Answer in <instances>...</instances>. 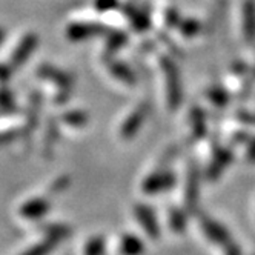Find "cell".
<instances>
[{"label": "cell", "mask_w": 255, "mask_h": 255, "mask_svg": "<svg viewBox=\"0 0 255 255\" xmlns=\"http://www.w3.org/2000/svg\"><path fill=\"white\" fill-rule=\"evenodd\" d=\"M51 202L46 197H31L17 208V215L23 222H39L49 212Z\"/></svg>", "instance_id": "1"}, {"label": "cell", "mask_w": 255, "mask_h": 255, "mask_svg": "<svg viewBox=\"0 0 255 255\" xmlns=\"http://www.w3.org/2000/svg\"><path fill=\"white\" fill-rule=\"evenodd\" d=\"M37 43H39L37 34L26 32L11 54V59H9L11 69H19L31 57V54L35 51V48H37Z\"/></svg>", "instance_id": "2"}, {"label": "cell", "mask_w": 255, "mask_h": 255, "mask_svg": "<svg viewBox=\"0 0 255 255\" xmlns=\"http://www.w3.org/2000/svg\"><path fill=\"white\" fill-rule=\"evenodd\" d=\"M175 183V177L172 172L169 171H158L154 172L152 175H149L146 180L143 181V192L144 194H160V192H165L168 189H171Z\"/></svg>", "instance_id": "3"}, {"label": "cell", "mask_w": 255, "mask_h": 255, "mask_svg": "<svg viewBox=\"0 0 255 255\" xmlns=\"http://www.w3.org/2000/svg\"><path fill=\"white\" fill-rule=\"evenodd\" d=\"M200 226H202L203 234L215 245H220V246L225 248L226 245H229L232 242L231 234L226 231V228H223L220 223H217L215 220H212V218L202 217V223H200Z\"/></svg>", "instance_id": "4"}, {"label": "cell", "mask_w": 255, "mask_h": 255, "mask_svg": "<svg viewBox=\"0 0 255 255\" xmlns=\"http://www.w3.org/2000/svg\"><path fill=\"white\" fill-rule=\"evenodd\" d=\"M134 212H135L137 222L143 226L144 232H146L151 239L157 240L160 237V228H158V222H157L154 211L146 205H138L135 206Z\"/></svg>", "instance_id": "5"}, {"label": "cell", "mask_w": 255, "mask_h": 255, "mask_svg": "<svg viewBox=\"0 0 255 255\" xmlns=\"http://www.w3.org/2000/svg\"><path fill=\"white\" fill-rule=\"evenodd\" d=\"M62 242L63 240L57 239V237L42 235V239L39 242H35L26 249H23L19 255H51Z\"/></svg>", "instance_id": "6"}, {"label": "cell", "mask_w": 255, "mask_h": 255, "mask_svg": "<svg viewBox=\"0 0 255 255\" xmlns=\"http://www.w3.org/2000/svg\"><path fill=\"white\" fill-rule=\"evenodd\" d=\"M119 251H120V255H143L144 243L134 234H125L120 239Z\"/></svg>", "instance_id": "7"}, {"label": "cell", "mask_w": 255, "mask_h": 255, "mask_svg": "<svg viewBox=\"0 0 255 255\" xmlns=\"http://www.w3.org/2000/svg\"><path fill=\"white\" fill-rule=\"evenodd\" d=\"M39 76L43 79V80H48L51 83H54L56 86H59L60 89H69V77L65 72L56 69V68H51V66H42L39 69Z\"/></svg>", "instance_id": "8"}, {"label": "cell", "mask_w": 255, "mask_h": 255, "mask_svg": "<svg viewBox=\"0 0 255 255\" xmlns=\"http://www.w3.org/2000/svg\"><path fill=\"white\" fill-rule=\"evenodd\" d=\"M99 32V28L96 25H88V23H72L68 26V39L69 40H85L88 37H93Z\"/></svg>", "instance_id": "9"}, {"label": "cell", "mask_w": 255, "mask_h": 255, "mask_svg": "<svg viewBox=\"0 0 255 255\" xmlns=\"http://www.w3.org/2000/svg\"><path fill=\"white\" fill-rule=\"evenodd\" d=\"M131 119L125 120V123L122 125V135L126 138V137H132L135 132H137V128L141 126L143 120H144V109L143 108H138L135 111L129 116Z\"/></svg>", "instance_id": "10"}, {"label": "cell", "mask_w": 255, "mask_h": 255, "mask_svg": "<svg viewBox=\"0 0 255 255\" xmlns=\"http://www.w3.org/2000/svg\"><path fill=\"white\" fill-rule=\"evenodd\" d=\"M106 240L103 235H93L83 245V255H105Z\"/></svg>", "instance_id": "11"}, {"label": "cell", "mask_w": 255, "mask_h": 255, "mask_svg": "<svg viewBox=\"0 0 255 255\" xmlns=\"http://www.w3.org/2000/svg\"><path fill=\"white\" fill-rule=\"evenodd\" d=\"M243 34L248 39L255 37V5L254 2H248L245 5L243 12Z\"/></svg>", "instance_id": "12"}, {"label": "cell", "mask_w": 255, "mask_h": 255, "mask_svg": "<svg viewBox=\"0 0 255 255\" xmlns=\"http://www.w3.org/2000/svg\"><path fill=\"white\" fill-rule=\"evenodd\" d=\"M40 235H49V237H57V239L65 240L71 232V228L62 223H46L42 225L39 229Z\"/></svg>", "instance_id": "13"}, {"label": "cell", "mask_w": 255, "mask_h": 255, "mask_svg": "<svg viewBox=\"0 0 255 255\" xmlns=\"http://www.w3.org/2000/svg\"><path fill=\"white\" fill-rule=\"evenodd\" d=\"M63 122L71 128H82L86 125L88 119H86V114L82 111H71L63 116Z\"/></svg>", "instance_id": "14"}, {"label": "cell", "mask_w": 255, "mask_h": 255, "mask_svg": "<svg viewBox=\"0 0 255 255\" xmlns=\"http://www.w3.org/2000/svg\"><path fill=\"white\" fill-rule=\"evenodd\" d=\"M169 223L172 231L175 232H183L186 228V217L181 214L178 209H172L169 214Z\"/></svg>", "instance_id": "15"}, {"label": "cell", "mask_w": 255, "mask_h": 255, "mask_svg": "<svg viewBox=\"0 0 255 255\" xmlns=\"http://www.w3.org/2000/svg\"><path fill=\"white\" fill-rule=\"evenodd\" d=\"M69 183H71L69 175H60V177H57V178L51 183V186H49V194L57 195V194L65 192V191L68 189Z\"/></svg>", "instance_id": "16"}, {"label": "cell", "mask_w": 255, "mask_h": 255, "mask_svg": "<svg viewBox=\"0 0 255 255\" xmlns=\"http://www.w3.org/2000/svg\"><path fill=\"white\" fill-rule=\"evenodd\" d=\"M223 249H225V255H242L240 246L237 245V243H234V242H231L229 245H226Z\"/></svg>", "instance_id": "17"}, {"label": "cell", "mask_w": 255, "mask_h": 255, "mask_svg": "<svg viewBox=\"0 0 255 255\" xmlns=\"http://www.w3.org/2000/svg\"><path fill=\"white\" fill-rule=\"evenodd\" d=\"M3 39H5V29L0 28V43L3 42Z\"/></svg>", "instance_id": "18"}]
</instances>
